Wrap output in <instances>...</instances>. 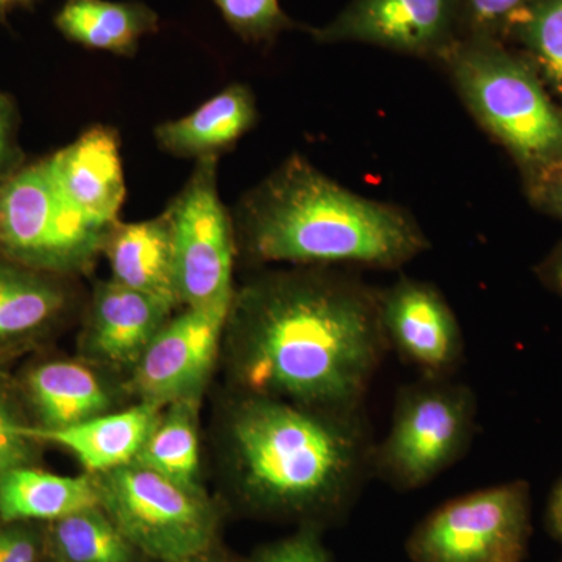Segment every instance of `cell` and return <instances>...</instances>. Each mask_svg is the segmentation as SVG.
<instances>
[{
  "label": "cell",
  "mask_w": 562,
  "mask_h": 562,
  "mask_svg": "<svg viewBox=\"0 0 562 562\" xmlns=\"http://www.w3.org/2000/svg\"><path fill=\"white\" fill-rule=\"evenodd\" d=\"M380 292L336 268L272 272L235 291L228 338L246 394L362 412L390 350Z\"/></svg>",
  "instance_id": "6da1fadb"
},
{
  "label": "cell",
  "mask_w": 562,
  "mask_h": 562,
  "mask_svg": "<svg viewBox=\"0 0 562 562\" xmlns=\"http://www.w3.org/2000/svg\"><path fill=\"white\" fill-rule=\"evenodd\" d=\"M236 484L251 509L306 527L350 513L372 475L364 412H327L246 394L228 425Z\"/></svg>",
  "instance_id": "7a4b0ae2"
},
{
  "label": "cell",
  "mask_w": 562,
  "mask_h": 562,
  "mask_svg": "<svg viewBox=\"0 0 562 562\" xmlns=\"http://www.w3.org/2000/svg\"><path fill=\"white\" fill-rule=\"evenodd\" d=\"M236 247L258 262L394 271L428 250L409 211L350 191L301 154L239 199Z\"/></svg>",
  "instance_id": "3957f363"
},
{
  "label": "cell",
  "mask_w": 562,
  "mask_h": 562,
  "mask_svg": "<svg viewBox=\"0 0 562 562\" xmlns=\"http://www.w3.org/2000/svg\"><path fill=\"white\" fill-rule=\"evenodd\" d=\"M439 65L524 183L562 162V109L519 50L502 41L460 40Z\"/></svg>",
  "instance_id": "277c9868"
},
{
  "label": "cell",
  "mask_w": 562,
  "mask_h": 562,
  "mask_svg": "<svg viewBox=\"0 0 562 562\" xmlns=\"http://www.w3.org/2000/svg\"><path fill=\"white\" fill-rule=\"evenodd\" d=\"M475 427L476 397L465 384L420 379L403 386L390 431L373 449L372 475L397 491L427 486L464 457Z\"/></svg>",
  "instance_id": "5b68a950"
},
{
  "label": "cell",
  "mask_w": 562,
  "mask_h": 562,
  "mask_svg": "<svg viewBox=\"0 0 562 562\" xmlns=\"http://www.w3.org/2000/svg\"><path fill=\"white\" fill-rule=\"evenodd\" d=\"M94 476L101 508L135 550L157 561L183 562L210 549L217 516L201 490L136 462Z\"/></svg>",
  "instance_id": "8992f818"
},
{
  "label": "cell",
  "mask_w": 562,
  "mask_h": 562,
  "mask_svg": "<svg viewBox=\"0 0 562 562\" xmlns=\"http://www.w3.org/2000/svg\"><path fill=\"white\" fill-rule=\"evenodd\" d=\"M110 228L85 220L63 201L44 160L25 165L0 184V254L29 268L61 277L87 272Z\"/></svg>",
  "instance_id": "52a82bcc"
},
{
  "label": "cell",
  "mask_w": 562,
  "mask_h": 562,
  "mask_svg": "<svg viewBox=\"0 0 562 562\" xmlns=\"http://www.w3.org/2000/svg\"><path fill=\"white\" fill-rule=\"evenodd\" d=\"M531 538V487L497 484L443 503L416 525L412 562H524Z\"/></svg>",
  "instance_id": "ba28073f"
},
{
  "label": "cell",
  "mask_w": 562,
  "mask_h": 562,
  "mask_svg": "<svg viewBox=\"0 0 562 562\" xmlns=\"http://www.w3.org/2000/svg\"><path fill=\"white\" fill-rule=\"evenodd\" d=\"M217 161H195L166 213L171 221L177 291L187 308H231L236 247L231 211L221 201Z\"/></svg>",
  "instance_id": "9c48e42d"
},
{
  "label": "cell",
  "mask_w": 562,
  "mask_h": 562,
  "mask_svg": "<svg viewBox=\"0 0 562 562\" xmlns=\"http://www.w3.org/2000/svg\"><path fill=\"white\" fill-rule=\"evenodd\" d=\"M308 33L319 44H368L439 63L458 41L457 0H350Z\"/></svg>",
  "instance_id": "30bf717a"
},
{
  "label": "cell",
  "mask_w": 562,
  "mask_h": 562,
  "mask_svg": "<svg viewBox=\"0 0 562 562\" xmlns=\"http://www.w3.org/2000/svg\"><path fill=\"white\" fill-rule=\"evenodd\" d=\"M231 308H187L155 335L135 366L143 402L198 401L216 362Z\"/></svg>",
  "instance_id": "8fae6325"
},
{
  "label": "cell",
  "mask_w": 562,
  "mask_h": 562,
  "mask_svg": "<svg viewBox=\"0 0 562 562\" xmlns=\"http://www.w3.org/2000/svg\"><path fill=\"white\" fill-rule=\"evenodd\" d=\"M380 314L387 347L420 372L446 380L460 368L464 336L452 306L428 281L402 277L380 292Z\"/></svg>",
  "instance_id": "7c38bea8"
},
{
  "label": "cell",
  "mask_w": 562,
  "mask_h": 562,
  "mask_svg": "<svg viewBox=\"0 0 562 562\" xmlns=\"http://www.w3.org/2000/svg\"><path fill=\"white\" fill-rule=\"evenodd\" d=\"M44 161L70 209L102 228L120 222L127 188L120 135L113 127L94 125Z\"/></svg>",
  "instance_id": "4fadbf2b"
},
{
  "label": "cell",
  "mask_w": 562,
  "mask_h": 562,
  "mask_svg": "<svg viewBox=\"0 0 562 562\" xmlns=\"http://www.w3.org/2000/svg\"><path fill=\"white\" fill-rule=\"evenodd\" d=\"M171 305L116 281L95 286L85 344L92 355L117 368H135L151 339L171 319Z\"/></svg>",
  "instance_id": "5bb4252c"
},
{
  "label": "cell",
  "mask_w": 562,
  "mask_h": 562,
  "mask_svg": "<svg viewBox=\"0 0 562 562\" xmlns=\"http://www.w3.org/2000/svg\"><path fill=\"white\" fill-rule=\"evenodd\" d=\"M162 406L143 402L120 413H103L65 428L31 427L21 424V432L31 441H46L65 447L94 475L132 464L158 417Z\"/></svg>",
  "instance_id": "9a60e30c"
},
{
  "label": "cell",
  "mask_w": 562,
  "mask_h": 562,
  "mask_svg": "<svg viewBox=\"0 0 562 562\" xmlns=\"http://www.w3.org/2000/svg\"><path fill=\"white\" fill-rule=\"evenodd\" d=\"M102 254L109 260L111 280L160 299L172 308L180 305L171 221L166 210L151 220L111 225Z\"/></svg>",
  "instance_id": "2e32d148"
},
{
  "label": "cell",
  "mask_w": 562,
  "mask_h": 562,
  "mask_svg": "<svg viewBox=\"0 0 562 562\" xmlns=\"http://www.w3.org/2000/svg\"><path fill=\"white\" fill-rule=\"evenodd\" d=\"M257 120L254 92L247 85L233 83L187 116L157 125L154 135L172 157L199 161L233 149Z\"/></svg>",
  "instance_id": "e0dca14e"
},
{
  "label": "cell",
  "mask_w": 562,
  "mask_h": 562,
  "mask_svg": "<svg viewBox=\"0 0 562 562\" xmlns=\"http://www.w3.org/2000/svg\"><path fill=\"white\" fill-rule=\"evenodd\" d=\"M54 24L66 40L87 49L133 57L140 40L158 32L160 16L139 0H66Z\"/></svg>",
  "instance_id": "ac0fdd59"
},
{
  "label": "cell",
  "mask_w": 562,
  "mask_h": 562,
  "mask_svg": "<svg viewBox=\"0 0 562 562\" xmlns=\"http://www.w3.org/2000/svg\"><path fill=\"white\" fill-rule=\"evenodd\" d=\"M94 506H101L95 476L55 475L24 464L0 479V519L5 524H54Z\"/></svg>",
  "instance_id": "d6986e66"
},
{
  "label": "cell",
  "mask_w": 562,
  "mask_h": 562,
  "mask_svg": "<svg viewBox=\"0 0 562 562\" xmlns=\"http://www.w3.org/2000/svg\"><path fill=\"white\" fill-rule=\"evenodd\" d=\"M63 279L0 254V341L32 335L58 319L69 302Z\"/></svg>",
  "instance_id": "ffe728a7"
},
{
  "label": "cell",
  "mask_w": 562,
  "mask_h": 562,
  "mask_svg": "<svg viewBox=\"0 0 562 562\" xmlns=\"http://www.w3.org/2000/svg\"><path fill=\"white\" fill-rule=\"evenodd\" d=\"M27 387L44 428L80 424L106 413L111 402L98 375L79 362L40 366L29 375Z\"/></svg>",
  "instance_id": "44dd1931"
},
{
  "label": "cell",
  "mask_w": 562,
  "mask_h": 562,
  "mask_svg": "<svg viewBox=\"0 0 562 562\" xmlns=\"http://www.w3.org/2000/svg\"><path fill=\"white\" fill-rule=\"evenodd\" d=\"M135 462L173 483L199 490L198 401L168 405Z\"/></svg>",
  "instance_id": "7402d4cb"
},
{
  "label": "cell",
  "mask_w": 562,
  "mask_h": 562,
  "mask_svg": "<svg viewBox=\"0 0 562 562\" xmlns=\"http://www.w3.org/2000/svg\"><path fill=\"white\" fill-rule=\"evenodd\" d=\"M506 44L530 61L562 109V0H535L514 22Z\"/></svg>",
  "instance_id": "603a6c76"
},
{
  "label": "cell",
  "mask_w": 562,
  "mask_h": 562,
  "mask_svg": "<svg viewBox=\"0 0 562 562\" xmlns=\"http://www.w3.org/2000/svg\"><path fill=\"white\" fill-rule=\"evenodd\" d=\"M52 543L63 562H133L135 547L101 506L54 522Z\"/></svg>",
  "instance_id": "cb8c5ba5"
},
{
  "label": "cell",
  "mask_w": 562,
  "mask_h": 562,
  "mask_svg": "<svg viewBox=\"0 0 562 562\" xmlns=\"http://www.w3.org/2000/svg\"><path fill=\"white\" fill-rule=\"evenodd\" d=\"M233 32L247 43L265 44L297 29L280 0H213Z\"/></svg>",
  "instance_id": "d4e9b609"
},
{
  "label": "cell",
  "mask_w": 562,
  "mask_h": 562,
  "mask_svg": "<svg viewBox=\"0 0 562 562\" xmlns=\"http://www.w3.org/2000/svg\"><path fill=\"white\" fill-rule=\"evenodd\" d=\"M535 0H457L458 41L506 43L514 22Z\"/></svg>",
  "instance_id": "484cf974"
},
{
  "label": "cell",
  "mask_w": 562,
  "mask_h": 562,
  "mask_svg": "<svg viewBox=\"0 0 562 562\" xmlns=\"http://www.w3.org/2000/svg\"><path fill=\"white\" fill-rule=\"evenodd\" d=\"M250 562H333L321 541L319 528L303 527L301 531L266 546Z\"/></svg>",
  "instance_id": "4316f807"
},
{
  "label": "cell",
  "mask_w": 562,
  "mask_h": 562,
  "mask_svg": "<svg viewBox=\"0 0 562 562\" xmlns=\"http://www.w3.org/2000/svg\"><path fill=\"white\" fill-rule=\"evenodd\" d=\"M20 113L11 95L0 91V184L21 171L25 155L18 140Z\"/></svg>",
  "instance_id": "83f0119b"
},
{
  "label": "cell",
  "mask_w": 562,
  "mask_h": 562,
  "mask_svg": "<svg viewBox=\"0 0 562 562\" xmlns=\"http://www.w3.org/2000/svg\"><path fill=\"white\" fill-rule=\"evenodd\" d=\"M31 453V439L21 432V424L14 419L5 402L0 401V479L11 469L20 468Z\"/></svg>",
  "instance_id": "f1b7e54d"
},
{
  "label": "cell",
  "mask_w": 562,
  "mask_h": 562,
  "mask_svg": "<svg viewBox=\"0 0 562 562\" xmlns=\"http://www.w3.org/2000/svg\"><path fill=\"white\" fill-rule=\"evenodd\" d=\"M524 190L532 209L562 221V162L538 179L524 183Z\"/></svg>",
  "instance_id": "f546056e"
},
{
  "label": "cell",
  "mask_w": 562,
  "mask_h": 562,
  "mask_svg": "<svg viewBox=\"0 0 562 562\" xmlns=\"http://www.w3.org/2000/svg\"><path fill=\"white\" fill-rule=\"evenodd\" d=\"M38 541L25 528L0 527V562H38Z\"/></svg>",
  "instance_id": "4dcf8cb0"
},
{
  "label": "cell",
  "mask_w": 562,
  "mask_h": 562,
  "mask_svg": "<svg viewBox=\"0 0 562 562\" xmlns=\"http://www.w3.org/2000/svg\"><path fill=\"white\" fill-rule=\"evenodd\" d=\"M535 276L546 290L562 299V241L536 265Z\"/></svg>",
  "instance_id": "1f68e13d"
},
{
  "label": "cell",
  "mask_w": 562,
  "mask_h": 562,
  "mask_svg": "<svg viewBox=\"0 0 562 562\" xmlns=\"http://www.w3.org/2000/svg\"><path fill=\"white\" fill-rule=\"evenodd\" d=\"M546 522L550 535L562 543V479L550 494L549 503H547Z\"/></svg>",
  "instance_id": "d6a6232c"
},
{
  "label": "cell",
  "mask_w": 562,
  "mask_h": 562,
  "mask_svg": "<svg viewBox=\"0 0 562 562\" xmlns=\"http://www.w3.org/2000/svg\"><path fill=\"white\" fill-rule=\"evenodd\" d=\"M11 9H32L35 5L36 0H5Z\"/></svg>",
  "instance_id": "836d02e7"
},
{
  "label": "cell",
  "mask_w": 562,
  "mask_h": 562,
  "mask_svg": "<svg viewBox=\"0 0 562 562\" xmlns=\"http://www.w3.org/2000/svg\"><path fill=\"white\" fill-rule=\"evenodd\" d=\"M11 10L13 9H11L5 0H0V22L5 21L7 14H9Z\"/></svg>",
  "instance_id": "e575fe53"
},
{
  "label": "cell",
  "mask_w": 562,
  "mask_h": 562,
  "mask_svg": "<svg viewBox=\"0 0 562 562\" xmlns=\"http://www.w3.org/2000/svg\"><path fill=\"white\" fill-rule=\"evenodd\" d=\"M183 562H224V561L214 560V558H213V560H211V558H206L205 553H203V554H199V557L191 558V560L183 561Z\"/></svg>",
  "instance_id": "d590c367"
},
{
  "label": "cell",
  "mask_w": 562,
  "mask_h": 562,
  "mask_svg": "<svg viewBox=\"0 0 562 562\" xmlns=\"http://www.w3.org/2000/svg\"><path fill=\"white\" fill-rule=\"evenodd\" d=\"M562 562V561H561Z\"/></svg>",
  "instance_id": "8d00e7d4"
}]
</instances>
